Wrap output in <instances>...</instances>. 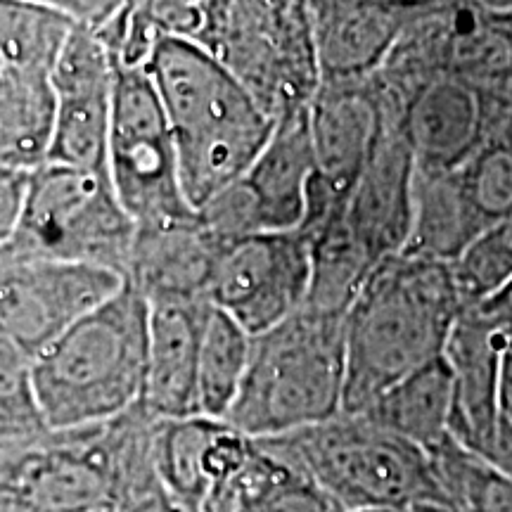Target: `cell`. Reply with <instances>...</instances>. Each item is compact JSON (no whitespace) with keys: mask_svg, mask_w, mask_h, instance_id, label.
Here are the masks:
<instances>
[{"mask_svg":"<svg viewBox=\"0 0 512 512\" xmlns=\"http://www.w3.org/2000/svg\"><path fill=\"white\" fill-rule=\"evenodd\" d=\"M463 311L451 264L411 254L377 264L344 323V413H363L403 377L444 356Z\"/></svg>","mask_w":512,"mask_h":512,"instance_id":"cell-1","label":"cell"},{"mask_svg":"<svg viewBox=\"0 0 512 512\" xmlns=\"http://www.w3.org/2000/svg\"><path fill=\"white\" fill-rule=\"evenodd\" d=\"M145 72L174 133L185 197L200 209L252 166L275 121L195 38H162Z\"/></svg>","mask_w":512,"mask_h":512,"instance_id":"cell-2","label":"cell"},{"mask_svg":"<svg viewBox=\"0 0 512 512\" xmlns=\"http://www.w3.org/2000/svg\"><path fill=\"white\" fill-rule=\"evenodd\" d=\"M150 302L124 287L34 356L38 401L53 432L107 425L145 394Z\"/></svg>","mask_w":512,"mask_h":512,"instance_id":"cell-3","label":"cell"},{"mask_svg":"<svg viewBox=\"0 0 512 512\" xmlns=\"http://www.w3.org/2000/svg\"><path fill=\"white\" fill-rule=\"evenodd\" d=\"M344 323L347 316L304 304L256 335L230 425L252 439H273L344 413Z\"/></svg>","mask_w":512,"mask_h":512,"instance_id":"cell-4","label":"cell"},{"mask_svg":"<svg viewBox=\"0 0 512 512\" xmlns=\"http://www.w3.org/2000/svg\"><path fill=\"white\" fill-rule=\"evenodd\" d=\"M264 441L313 479L342 512L446 505L430 453L363 413H339Z\"/></svg>","mask_w":512,"mask_h":512,"instance_id":"cell-5","label":"cell"},{"mask_svg":"<svg viewBox=\"0 0 512 512\" xmlns=\"http://www.w3.org/2000/svg\"><path fill=\"white\" fill-rule=\"evenodd\" d=\"M195 41L273 121L306 110L320 86L309 0H207Z\"/></svg>","mask_w":512,"mask_h":512,"instance_id":"cell-6","label":"cell"},{"mask_svg":"<svg viewBox=\"0 0 512 512\" xmlns=\"http://www.w3.org/2000/svg\"><path fill=\"white\" fill-rule=\"evenodd\" d=\"M136 230L110 176L43 164L29 174L8 249L107 268L124 278Z\"/></svg>","mask_w":512,"mask_h":512,"instance_id":"cell-7","label":"cell"},{"mask_svg":"<svg viewBox=\"0 0 512 512\" xmlns=\"http://www.w3.org/2000/svg\"><path fill=\"white\" fill-rule=\"evenodd\" d=\"M107 176L136 226L197 211L183 192L174 133L145 69H117Z\"/></svg>","mask_w":512,"mask_h":512,"instance_id":"cell-8","label":"cell"},{"mask_svg":"<svg viewBox=\"0 0 512 512\" xmlns=\"http://www.w3.org/2000/svg\"><path fill=\"white\" fill-rule=\"evenodd\" d=\"M124 501L107 425L55 432L46 444L0 458V508L15 512H117Z\"/></svg>","mask_w":512,"mask_h":512,"instance_id":"cell-9","label":"cell"},{"mask_svg":"<svg viewBox=\"0 0 512 512\" xmlns=\"http://www.w3.org/2000/svg\"><path fill=\"white\" fill-rule=\"evenodd\" d=\"M126 280L107 268L0 252V335L36 356L76 320L112 299Z\"/></svg>","mask_w":512,"mask_h":512,"instance_id":"cell-10","label":"cell"},{"mask_svg":"<svg viewBox=\"0 0 512 512\" xmlns=\"http://www.w3.org/2000/svg\"><path fill=\"white\" fill-rule=\"evenodd\" d=\"M311 271V240L299 228L228 242L216 256L209 304L252 337L264 335L306 304Z\"/></svg>","mask_w":512,"mask_h":512,"instance_id":"cell-11","label":"cell"},{"mask_svg":"<svg viewBox=\"0 0 512 512\" xmlns=\"http://www.w3.org/2000/svg\"><path fill=\"white\" fill-rule=\"evenodd\" d=\"M387 112L373 74L356 79H320L309 105V131L316 181L332 200L344 204L380 143Z\"/></svg>","mask_w":512,"mask_h":512,"instance_id":"cell-12","label":"cell"},{"mask_svg":"<svg viewBox=\"0 0 512 512\" xmlns=\"http://www.w3.org/2000/svg\"><path fill=\"white\" fill-rule=\"evenodd\" d=\"M415 159L399 124L387 119L380 143L339 211V221L373 264L403 254L411 238Z\"/></svg>","mask_w":512,"mask_h":512,"instance_id":"cell-13","label":"cell"},{"mask_svg":"<svg viewBox=\"0 0 512 512\" xmlns=\"http://www.w3.org/2000/svg\"><path fill=\"white\" fill-rule=\"evenodd\" d=\"M510 337L475 306H465L446 344L453 373L451 437L477 456L489 451L503 425L501 368Z\"/></svg>","mask_w":512,"mask_h":512,"instance_id":"cell-14","label":"cell"},{"mask_svg":"<svg viewBox=\"0 0 512 512\" xmlns=\"http://www.w3.org/2000/svg\"><path fill=\"white\" fill-rule=\"evenodd\" d=\"M415 169L427 174L456 171L475 157L489 131V95L446 74L411 100L399 121Z\"/></svg>","mask_w":512,"mask_h":512,"instance_id":"cell-15","label":"cell"},{"mask_svg":"<svg viewBox=\"0 0 512 512\" xmlns=\"http://www.w3.org/2000/svg\"><path fill=\"white\" fill-rule=\"evenodd\" d=\"M221 245L200 214L138 226L124 280L157 302H209V285Z\"/></svg>","mask_w":512,"mask_h":512,"instance_id":"cell-16","label":"cell"},{"mask_svg":"<svg viewBox=\"0 0 512 512\" xmlns=\"http://www.w3.org/2000/svg\"><path fill=\"white\" fill-rule=\"evenodd\" d=\"M411 0H309L320 79H356L380 69Z\"/></svg>","mask_w":512,"mask_h":512,"instance_id":"cell-17","label":"cell"},{"mask_svg":"<svg viewBox=\"0 0 512 512\" xmlns=\"http://www.w3.org/2000/svg\"><path fill=\"white\" fill-rule=\"evenodd\" d=\"M209 302L150 304L143 406L164 420L200 415V344Z\"/></svg>","mask_w":512,"mask_h":512,"instance_id":"cell-18","label":"cell"},{"mask_svg":"<svg viewBox=\"0 0 512 512\" xmlns=\"http://www.w3.org/2000/svg\"><path fill=\"white\" fill-rule=\"evenodd\" d=\"M249 439L228 420L207 415L157 418L152 460L159 484L185 512H202L211 486Z\"/></svg>","mask_w":512,"mask_h":512,"instance_id":"cell-19","label":"cell"},{"mask_svg":"<svg viewBox=\"0 0 512 512\" xmlns=\"http://www.w3.org/2000/svg\"><path fill=\"white\" fill-rule=\"evenodd\" d=\"M202 512H342L320 486L264 439L245 451L216 479Z\"/></svg>","mask_w":512,"mask_h":512,"instance_id":"cell-20","label":"cell"},{"mask_svg":"<svg viewBox=\"0 0 512 512\" xmlns=\"http://www.w3.org/2000/svg\"><path fill=\"white\" fill-rule=\"evenodd\" d=\"M313 176H316V157H313L309 107H306L275 121L264 150L240 176L259 207L266 233L297 230L302 226Z\"/></svg>","mask_w":512,"mask_h":512,"instance_id":"cell-21","label":"cell"},{"mask_svg":"<svg viewBox=\"0 0 512 512\" xmlns=\"http://www.w3.org/2000/svg\"><path fill=\"white\" fill-rule=\"evenodd\" d=\"M55 112L50 74L17 67L0 72V169L34 174L48 164Z\"/></svg>","mask_w":512,"mask_h":512,"instance_id":"cell-22","label":"cell"},{"mask_svg":"<svg viewBox=\"0 0 512 512\" xmlns=\"http://www.w3.org/2000/svg\"><path fill=\"white\" fill-rule=\"evenodd\" d=\"M484 228L486 223L467 197L460 169L444 174L415 169L413 226L403 254L453 264Z\"/></svg>","mask_w":512,"mask_h":512,"instance_id":"cell-23","label":"cell"},{"mask_svg":"<svg viewBox=\"0 0 512 512\" xmlns=\"http://www.w3.org/2000/svg\"><path fill=\"white\" fill-rule=\"evenodd\" d=\"M384 430L430 453L451 437L453 373L446 358L427 363L377 396L363 411Z\"/></svg>","mask_w":512,"mask_h":512,"instance_id":"cell-24","label":"cell"},{"mask_svg":"<svg viewBox=\"0 0 512 512\" xmlns=\"http://www.w3.org/2000/svg\"><path fill=\"white\" fill-rule=\"evenodd\" d=\"M254 337L226 311L209 304L200 344V415L226 420L245 382Z\"/></svg>","mask_w":512,"mask_h":512,"instance_id":"cell-25","label":"cell"},{"mask_svg":"<svg viewBox=\"0 0 512 512\" xmlns=\"http://www.w3.org/2000/svg\"><path fill=\"white\" fill-rule=\"evenodd\" d=\"M55 437L34 380V356L0 335V458L24 453Z\"/></svg>","mask_w":512,"mask_h":512,"instance_id":"cell-26","label":"cell"},{"mask_svg":"<svg viewBox=\"0 0 512 512\" xmlns=\"http://www.w3.org/2000/svg\"><path fill=\"white\" fill-rule=\"evenodd\" d=\"M112 91L57 95L55 131L48 164L107 174L112 128Z\"/></svg>","mask_w":512,"mask_h":512,"instance_id":"cell-27","label":"cell"},{"mask_svg":"<svg viewBox=\"0 0 512 512\" xmlns=\"http://www.w3.org/2000/svg\"><path fill=\"white\" fill-rule=\"evenodd\" d=\"M76 22L36 0H0V60L50 74Z\"/></svg>","mask_w":512,"mask_h":512,"instance_id":"cell-28","label":"cell"},{"mask_svg":"<svg viewBox=\"0 0 512 512\" xmlns=\"http://www.w3.org/2000/svg\"><path fill=\"white\" fill-rule=\"evenodd\" d=\"M446 505L456 512H512V479L448 437L430 451Z\"/></svg>","mask_w":512,"mask_h":512,"instance_id":"cell-29","label":"cell"},{"mask_svg":"<svg viewBox=\"0 0 512 512\" xmlns=\"http://www.w3.org/2000/svg\"><path fill=\"white\" fill-rule=\"evenodd\" d=\"M451 268L465 306L501 290L512 280V216L486 226Z\"/></svg>","mask_w":512,"mask_h":512,"instance_id":"cell-30","label":"cell"},{"mask_svg":"<svg viewBox=\"0 0 512 512\" xmlns=\"http://www.w3.org/2000/svg\"><path fill=\"white\" fill-rule=\"evenodd\" d=\"M119 64L100 34L91 27L76 24L67 43L57 55L50 81L55 95L112 91Z\"/></svg>","mask_w":512,"mask_h":512,"instance_id":"cell-31","label":"cell"},{"mask_svg":"<svg viewBox=\"0 0 512 512\" xmlns=\"http://www.w3.org/2000/svg\"><path fill=\"white\" fill-rule=\"evenodd\" d=\"M27 181L29 174H17V171L0 169V252L8 247L12 235H15Z\"/></svg>","mask_w":512,"mask_h":512,"instance_id":"cell-32","label":"cell"},{"mask_svg":"<svg viewBox=\"0 0 512 512\" xmlns=\"http://www.w3.org/2000/svg\"><path fill=\"white\" fill-rule=\"evenodd\" d=\"M36 3L50 5V8L64 12L83 27L100 29L117 15L124 0H36Z\"/></svg>","mask_w":512,"mask_h":512,"instance_id":"cell-33","label":"cell"},{"mask_svg":"<svg viewBox=\"0 0 512 512\" xmlns=\"http://www.w3.org/2000/svg\"><path fill=\"white\" fill-rule=\"evenodd\" d=\"M475 309L482 313L484 318H489L496 328L512 335V280H508L501 290H496L491 297H486L484 302L475 304Z\"/></svg>","mask_w":512,"mask_h":512,"instance_id":"cell-34","label":"cell"},{"mask_svg":"<svg viewBox=\"0 0 512 512\" xmlns=\"http://www.w3.org/2000/svg\"><path fill=\"white\" fill-rule=\"evenodd\" d=\"M117 512H185L174 498L159 486V489L147 491L143 496H136L133 501L121 505Z\"/></svg>","mask_w":512,"mask_h":512,"instance_id":"cell-35","label":"cell"},{"mask_svg":"<svg viewBox=\"0 0 512 512\" xmlns=\"http://www.w3.org/2000/svg\"><path fill=\"white\" fill-rule=\"evenodd\" d=\"M501 411L505 420L512 425V337L508 339L503 351V368H501Z\"/></svg>","mask_w":512,"mask_h":512,"instance_id":"cell-36","label":"cell"},{"mask_svg":"<svg viewBox=\"0 0 512 512\" xmlns=\"http://www.w3.org/2000/svg\"><path fill=\"white\" fill-rule=\"evenodd\" d=\"M411 512H456L448 505H439V503H425V505H415Z\"/></svg>","mask_w":512,"mask_h":512,"instance_id":"cell-37","label":"cell"},{"mask_svg":"<svg viewBox=\"0 0 512 512\" xmlns=\"http://www.w3.org/2000/svg\"><path fill=\"white\" fill-rule=\"evenodd\" d=\"M375 512H406V510H375Z\"/></svg>","mask_w":512,"mask_h":512,"instance_id":"cell-38","label":"cell"},{"mask_svg":"<svg viewBox=\"0 0 512 512\" xmlns=\"http://www.w3.org/2000/svg\"><path fill=\"white\" fill-rule=\"evenodd\" d=\"M5 67H8V64H5L3 60H0V72H3V69H5Z\"/></svg>","mask_w":512,"mask_h":512,"instance_id":"cell-39","label":"cell"},{"mask_svg":"<svg viewBox=\"0 0 512 512\" xmlns=\"http://www.w3.org/2000/svg\"><path fill=\"white\" fill-rule=\"evenodd\" d=\"M197 3H207V0H197Z\"/></svg>","mask_w":512,"mask_h":512,"instance_id":"cell-40","label":"cell"}]
</instances>
